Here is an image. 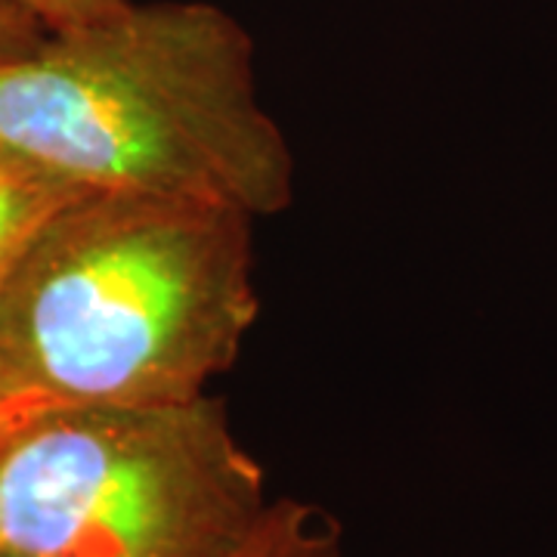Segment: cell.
<instances>
[{
	"mask_svg": "<svg viewBox=\"0 0 557 557\" xmlns=\"http://www.w3.org/2000/svg\"><path fill=\"white\" fill-rule=\"evenodd\" d=\"M0 146L90 193L196 199L255 220L295 199L251 35L205 0H127L0 60Z\"/></svg>",
	"mask_w": 557,
	"mask_h": 557,
	"instance_id": "obj_1",
	"label": "cell"
},
{
	"mask_svg": "<svg viewBox=\"0 0 557 557\" xmlns=\"http://www.w3.org/2000/svg\"><path fill=\"white\" fill-rule=\"evenodd\" d=\"M255 218L208 201L84 193L0 288V369L50 406L205 394L260 313Z\"/></svg>",
	"mask_w": 557,
	"mask_h": 557,
	"instance_id": "obj_2",
	"label": "cell"
},
{
	"mask_svg": "<svg viewBox=\"0 0 557 557\" xmlns=\"http://www.w3.org/2000/svg\"><path fill=\"white\" fill-rule=\"evenodd\" d=\"M267 478L208 394L53 406L0 449V548L47 557H233Z\"/></svg>",
	"mask_w": 557,
	"mask_h": 557,
	"instance_id": "obj_3",
	"label": "cell"
},
{
	"mask_svg": "<svg viewBox=\"0 0 557 557\" xmlns=\"http://www.w3.org/2000/svg\"><path fill=\"white\" fill-rule=\"evenodd\" d=\"M84 193L90 189H81L0 146V288L40 226Z\"/></svg>",
	"mask_w": 557,
	"mask_h": 557,
	"instance_id": "obj_4",
	"label": "cell"
},
{
	"mask_svg": "<svg viewBox=\"0 0 557 557\" xmlns=\"http://www.w3.org/2000/svg\"><path fill=\"white\" fill-rule=\"evenodd\" d=\"M233 557H344L341 527L310 502L276 498Z\"/></svg>",
	"mask_w": 557,
	"mask_h": 557,
	"instance_id": "obj_5",
	"label": "cell"
},
{
	"mask_svg": "<svg viewBox=\"0 0 557 557\" xmlns=\"http://www.w3.org/2000/svg\"><path fill=\"white\" fill-rule=\"evenodd\" d=\"M7 3H16L22 10H28L50 32H60V28L102 20V16L121 10L127 0H7Z\"/></svg>",
	"mask_w": 557,
	"mask_h": 557,
	"instance_id": "obj_6",
	"label": "cell"
},
{
	"mask_svg": "<svg viewBox=\"0 0 557 557\" xmlns=\"http://www.w3.org/2000/svg\"><path fill=\"white\" fill-rule=\"evenodd\" d=\"M50 28L16 3L0 0V60L20 57L44 40Z\"/></svg>",
	"mask_w": 557,
	"mask_h": 557,
	"instance_id": "obj_7",
	"label": "cell"
},
{
	"mask_svg": "<svg viewBox=\"0 0 557 557\" xmlns=\"http://www.w3.org/2000/svg\"><path fill=\"white\" fill-rule=\"evenodd\" d=\"M44 409H53V406L44 403V399L32 397V394H25L16 384H10V379L0 369V449H3V443L13 437L25 421H32Z\"/></svg>",
	"mask_w": 557,
	"mask_h": 557,
	"instance_id": "obj_8",
	"label": "cell"
},
{
	"mask_svg": "<svg viewBox=\"0 0 557 557\" xmlns=\"http://www.w3.org/2000/svg\"><path fill=\"white\" fill-rule=\"evenodd\" d=\"M0 557H47V555H28V552H13V548H0Z\"/></svg>",
	"mask_w": 557,
	"mask_h": 557,
	"instance_id": "obj_9",
	"label": "cell"
}]
</instances>
